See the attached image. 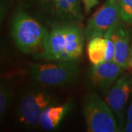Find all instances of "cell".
I'll use <instances>...</instances> for the list:
<instances>
[{"label": "cell", "instance_id": "17", "mask_svg": "<svg viewBox=\"0 0 132 132\" xmlns=\"http://www.w3.org/2000/svg\"><path fill=\"white\" fill-rule=\"evenodd\" d=\"M123 131L132 132V122H127L126 126L124 127Z\"/></svg>", "mask_w": 132, "mask_h": 132}, {"label": "cell", "instance_id": "11", "mask_svg": "<svg viewBox=\"0 0 132 132\" xmlns=\"http://www.w3.org/2000/svg\"><path fill=\"white\" fill-rule=\"evenodd\" d=\"M107 49V38L105 37H97L89 40L87 54L91 63L95 65L106 62Z\"/></svg>", "mask_w": 132, "mask_h": 132}, {"label": "cell", "instance_id": "10", "mask_svg": "<svg viewBox=\"0 0 132 132\" xmlns=\"http://www.w3.org/2000/svg\"><path fill=\"white\" fill-rule=\"evenodd\" d=\"M123 69V67L113 61L95 65L90 74L92 83L101 90H107L118 80Z\"/></svg>", "mask_w": 132, "mask_h": 132}, {"label": "cell", "instance_id": "1", "mask_svg": "<svg viewBox=\"0 0 132 132\" xmlns=\"http://www.w3.org/2000/svg\"><path fill=\"white\" fill-rule=\"evenodd\" d=\"M85 34L79 24L51 27L40 57L46 61H75L83 53Z\"/></svg>", "mask_w": 132, "mask_h": 132}, {"label": "cell", "instance_id": "19", "mask_svg": "<svg viewBox=\"0 0 132 132\" xmlns=\"http://www.w3.org/2000/svg\"><path fill=\"white\" fill-rule=\"evenodd\" d=\"M129 66H130V67H131V68H132V62H131V63H130V64H129Z\"/></svg>", "mask_w": 132, "mask_h": 132}, {"label": "cell", "instance_id": "4", "mask_svg": "<svg viewBox=\"0 0 132 132\" xmlns=\"http://www.w3.org/2000/svg\"><path fill=\"white\" fill-rule=\"evenodd\" d=\"M83 111L87 131H120L112 110L97 94L91 93L87 97Z\"/></svg>", "mask_w": 132, "mask_h": 132}, {"label": "cell", "instance_id": "3", "mask_svg": "<svg viewBox=\"0 0 132 132\" xmlns=\"http://www.w3.org/2000/svg\"><path fill=\"white\" fill-rule=\"evenodd\" d=\"M26 9L33 17L49 27L63 24H80L82 13L75 10L68 0H29Z\"/></svg>", "mask_w": 132, "mask_h": 132}, {"label": "cell", "instance_id": "16", "mask_svg": "<svg viewBox=\"0 0 132 132\" xmlns=\"http://www.w3.org/2000/svg\"><path fill=\"white\" fill-rule=\"evenodd\" d=\"M127 122H132V102L127 112Z\"/></svg>", "mask_w": 132, "mask_h": 132}, {"label": "cell", "instance_id": "14", "mask_svg": "<svg viewBox=\"0 0 132 132\" xmlns=\"http://www.w3.org/2000/svg\"><path fill=\"white\" fill-rule=\"evenodd\" d=\"M121 19L126 24H132V0H117Z\"/></svg>", "mask_w": 132, "mask_h": 132}, {"label": "cell", "instance_id": "6", "mask_svg": "<svg viewBox=\"0 0 132 132\" xmlns=\"http://www.w3.org/2000/svg\"><path fill=\"white\" fill-rule=\"evenodd\" d=\"M121 16L117 0H106L91 16L85 27L86 40L97 37H104L109 29L120 21Z\"/></svg>", "mask_w": 132, "mask_h": 132}, {"label": "cell", "instance_id": "18", "mask_svg": "<svg viewBox=\"0 0 132 132\" xmlns=\"http://www.w3.org/2000/svg\"><path fill=\"white\" fill-rule=\"evenodd\" d=\"M132 62V46L131 48V52H130V57H129V64Z\"/></svg>", "mask_w": 132, "mask_h": 132}, {"label": "cell", "instance_id": "12", "mask_svg": "<svg viewBox=\"0 0 132 132\" xmlns=\"http://www.w3.org/2000/svg\"><path fill=\"white\" fill-rule=\"evenodd\" d=\"M67 111V106H50L43 112L40 126L46 131H50L57 127L60 123Z\"/></svg>", "mask_w": 132, "mask_h": 132}, {"label": "cell", "instance_id": "13", "mask_svg": "<svg viewBox=\"0 0 132 132\" xmlns=\"http://www.w3.org/2000/svg\"><path fill=\"white\" fill-rule=\"evenodd\" d=\"M12 89L9 83L1 82L0 87V117L2 118L7 112V109L12 99Z\"/></svg>", "mask_w": 132, "mask_h": 132}, {"label": "cell", "instance_id": "9", "mask_svg": "<svg viewBox=\"0 0 132 132\" xmlns=\"http://www.w3.org/2000/svg\"><path fill=\"white\" fill-rule=\"evenodd\" d=\"M104 37L111 38L113 40L115 52L113 62L118 65L126 68L129 66L130 57V35L129 32L120 21L106 32Z\"/></svg>", "mask_w": 132, "mask_h": 132}, {"label": "cell", "instance_id": "2", "mask_svg": "<svg viewBox=\"0 0 132 132\" xmlns=\"http://www.w3.org/2000/svg\"><path fill=\"white\" fill-rule=\"evenodd\" d=\"M48 32L40 21L22 7L15 10L11 22V35L21 51L29 54L43 48Z\"/></svg>", "mask_w": 132, "mask_h": 132}, {"label": "cell", "instance_id": "15", "mask_svg": "<svg viewBox=\"0 0 132 132\" xmlns=\"http://www.w3.org/2000/svg\"><path fill=\"white\" fill-rule=\"evenodd\" d=\"M82 2L84 4L85 12L89 13L95 6L98 5L99 0H82Z\"/></svg>", "mask_w": 132, "mask_h": 132}, {"label": "cell", "instance_id": "7", "mask_svg": "<svg viewBox=\"0 0 132 132\" xmlns=\"http://www.w3.org/2000/svg\"><path fill=\"white\" fill-rule=\"evenodd\" d=\"M54 101L52 95L46 91H29L23 96L19 105V121L24 125L30 126L40 124L43 112L48 106H52Z\"/></svg>", "mask_w": 132, "mask_h": 132}, {"label": "cell", "instance_id": "8", "mask_svg": "<svg viewBox=\"0 0 132 132\" xmlns=\"http://www.w3.org/2000/svg\"><path fill=\"white\" fill-rule=\"evenodd\" d=\"M132 79L128 74H125L114 84L109 91L106 101L118 119L120 128L123 127L124 122V109L129 94L131 91Z\"/></svg>", "mask_w": 132, "mask_h": 132}, {"label": "cell", "instance_id": "5", "mask_svg": "<svg viewBox=\"0 0 132 132\" xmlns=\"http://www.w3.org/2000/svg\"><path fill=\"white\" fill-rule=\"evenodd\" d=\"M36 63L30 66V74L38 83L48 86H62L75 79L79 68L74 61Z\"/></svg>", "mask_w": 132, "mask_h": 132}]
</instances>
